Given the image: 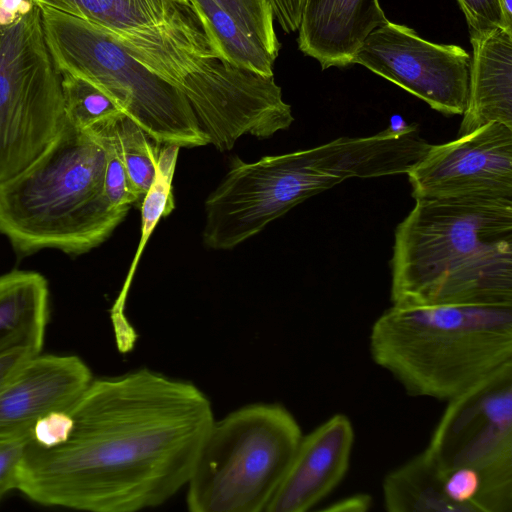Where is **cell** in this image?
Listing matches in <instances>:
<instances>
[{"mask_svg":"<svg viewBox=\"0 0 512 512\" xmlns=\"http://www.w3.org/2000/svg\"><path fill=\"white\" fill-rule=\"evenodd\" d=\"M51 445L29 440L18 489L44 506L89 512L158 507L186 487L213 423L190 381L149 368L93 379Z\"/></svg>","mask_w":512,"mask_h":512,"instance_id":"obj_1","label":"cell"},{"mask_svg":"<svg viewBox=\"0 0 512 512\" xmlns=\"http://www.w3.org/2000/svg\"><path fill=\"white\" fill-rule=\"evenodd\" d=\"M391 275L393 305L512 307V199L416 200Z\"/></svg>","mask_w":512,"mask_h":512,"instance_id":"obj_2","label":"cell"},{"mask_svg":"<svg viewBox=\"0 0 512 512\" xmlns=\"http://www.w3.org/2000/svg\"><path fill=\"white\" fill-rule=\"evenodd\" d=\"M407 168L405 142L392 127L250 163L235 157L204 202L203 243L230 250L294 206L348 178L404 174Z\"/></svg>","mask_w":512,"mask_h":512,"instance_id":"obj_3","label":"cell"},{"mask_svg":"<svg viewBox=\"0 0 512 512\" xmlns=\"http://www.w3.org/2000/svg\"><path fill=\"white\" fill-rule=\"evenodd\" d=\"M105 127L83 130L67 121L32 163L0 183V234L17 253H87L125 219L105 194Z\"/></svg>","mask_w":512,"mask_h":512,"instance_id":"obj_4","label":"cell"},{"mask_svg":"<svg viewBox=\"0 0 512 512\" xmlns=\"http://www.w3.org/2000/svg\"><path fill=\"white\" fill-rule=\"evenodd\" d=\"M369 351L408 395L447 402L512 363V307L392 304Z\"/></svg>","mask_w":512,"mask_h":512,"instance_id":"obj_5","label":"cell"},{"mask_svg":"<svg viewBox=\"0 0 512 512\" xmlns=\"http://www.w3.org/2000/svg\"><path fill=\"white\" fill-rule=\"evenodd\" d=\"M303 433L279 403H253L214 420L187 482L191 512H265Z\"/></svg>","mask_w":512,"mask_h":512,"instance_id":"obj_6","label":"cell"},{"mask_svg":"<svg viewBox=\"0 0 512 512\" xmlns=\"http://www.w3.org/2000/svg\"><path fill=\"white\" fill-rule=\"evenodd\" d=\"M40 9L45 41L60 73L103 88L159 144H209L184 94L131 56L114 34L82 18Z\"/></svg>","mask_w":512,"mask_h":512,"instance_id":"obj_7","label":"cell"},{"mask_svg":"<svg viewBox=\"0 0 512 512\" xmlns=\"http://www.w3.org/2000/svg\"><path fill=\"white\" fill-rule=\"evenodd\" d=\"M66 122L61 75L41 9L32 3L13 19H0V183L32 163Z\"/></svg>","mask_w":512,"mask_h":512,"instance_id":"obj_8","label":"cell"},{"mask_svg":"<svg viewBox=\"0 0 512 512\" xmlns=\"http://www.w3.org/2000/svg\"><path fill=\"white\" fill-rule=\"evenodd\" d=\"M423 451L441 470L474 471L512 496V363L447 401Z\"/></svg>","mask_w":512,"mask_h":512,"instance_id":"obj_9","label":"cell"},{"mask_svg":"<svg viewBox=\"0 0 512 512\" xmlns=\"http://www.w3.org/2000/svg\"><path fill=\"white\" fill-rule=\"evenodd\" d=\"M178 89L209 144L220 151L231 150L244 135L271 137L294 121L273 74H259L216 57L202 59Z\"/></svg>","mask_w":512,"mask_h":512,"instance_id":"obj_10","label":"cell"},{"mask_svg":"<svg viewBox=\"0 0 512 512\" xmlns=\"http://www.w3.org/2000/svg\"><path fill=\"white\" fill-rule=\"evenodd\" d=\"M445 115L463 114L471 57L457 45L436 44L387 21L372 31L353 58Z\"/></svg>","mask_w":512,"mask_h":512,"instance_id":"obj_11","label":"cell"},{"mask_svg":"<svg viewBox=\"0 0 512 512\" xmlns=\"http://www.w3.org/2000/svg\"><path fill=\"white\" fill-rule=\"evenodd\" d=\"M407 175L415 200L512 199V128L491 122L430 145Z\"/></svg>","mask_w":512,"mask_h":512,"instance_id":"obj_12","label":"cell"},{"mask_svg":"<svg viewBox=\"0 0 512 512\" xmlns=\"http://www.w3.org/2000/svg\"><path fill=\"white\" fill-rule=\"evenodd\" d=\"M355 431L348 416L336 413L302 435L290 465L265 512H306L345 478Z\"/></svg>","mask_w":512,"mask_h":512,"instance_id":"obj_13","label":"cell"},{"mask_svg":"<svg viewBox=\"0 0 512 512\" xmlns=\"http://www.w3.org/2000/svg\"><path fill=\"white\" fill-rule=\"evenodd\" d=\"M93 379L79 356L34 355L0 388V432L32 430L41 418L69 409Z\"/></svg>","mask_w":512,"mask_h":512,"instance_id":"obj_14","label":"cell"},{"mask_svg":"<svg viewBox=\"0 0 512 512\" xmlns=\"http://www.w3.org/2000/svg\"><path fill=\"white\" fill-rule=\"evenodd\" d=\"M387 21L378 0H304L298 47L322 69L345 67L368 35Z\"/></svg>","mask_w":512,"mask_h":512,"instance_id":"obj_15","label":"cell"},{"mask_svg":"<svg viewBox=\"0 0 512 512\" xmlns=\"http://www.w3.org/2000/svg\"><path fill=\"white\" fill-rule=\"evenodd\" d=\"M473 55L463 136L491 122L512 128V28L470 32Z\"/></svg>","mask_w":512,"mask_h":512,"instance_id":"obj_16","label":"cell"},{"mask_svg":"<svg viewBox=\"0 0 512 512\" xmlns=\"http://www.w3.org/2000/svg\"><path fill=\"white\" fill-rule=\"evenodd\" d=\"M92 22L117 37L142 36L196 16L178 0H31Z\"/></svg>","mask_w":512,"mask_h":512,"instance_id":"obj_17","label":"cell"},{"mask_svg":"<svg viewBox=\"0 0 512 512\" xmlns=\"http://www.w3.org/2000/svg\"><path fill=\"white\" fill-rule=\"evenodd\" d=\"M49 320L46 278L30 270L0 275V353L15 347L42 351Z\"/></svg>","mask_w":512,"mask_h":512,"instance_id":"obj_18","label":"cell"},{"mask_svg":"<svg viewBox=\"0 0 512 512\" xmlns=\"http://www.w3.org/2000/svg\"><path fill=\"white\" fill-rule=\"evenodd\" d=\"M382 498L389 512H457L440 469L424 451L384 476Z\"/></svg>","mask_w":512,"mask_h":512,"instance_id":"obj_19","label":"cell"},{"mask_svg":"<svg viewBox=\"0 0 512 512\" xmlns=\"http://www.w3.org/2000/svg\"><path fill=\"white\" fill-rule=\"evenodd\" d=\"M221 60L259 74L272 75L277 57L246 34L215 0H189Z\"/></svg>","mask_w":512,"mask_h":512,"instance_id":"obj_20","label":"cell"},{"mask_svg":"<svg viewBox=\"0 0 512 512\" xmlns=\"http://www.w3.org/2000/svg\"><path fill=\"white\" fill-rule=\"evenodd\" d=\"M158 152L156 173L152 185L143 198L141 209V237L129 272L111 312L112 320L125 319L123 309L128 290L146 243L161 218L169 215L174 207L172 179L180 147L161 145Z\"/></svg>","mask_w":512,"mask_h":512,"instance_id":"obj_21","label":"cell"},{"mask_svg":"<svg viewBox=\"0 0 512 512\" xmlns=\"http://www.w3.org/2000/svg\"><path fill=\"white\" fill-rule=\"evenodd\" d=\"M66 119L83 130H97L126 115L121 104L100 86L82 77L60 73Z\"/></svg>","mask_w":512,"mask_h":512,"instance_id":"obj_22","label":"cell"},{"mask_svg":"<svg viewBox=\"0 0 512 512\" xmlns=\"http://www.w3.org/2000/svg\"><path fill=\"white\" fill-rule=\"evenodd\" d=\"M124 167L137 204H141L156 173L159 144L126 115L115 124Z\"/></svg>","mask_w":512,"mask_h":512,"instance_id":"obj_23","label":"cell"},{"mask_svg":"<svg viewBox=\"0 0 512 512\" xmlns=\"http://www.w3.org/2000/svg\"><path fill=\"white\" fill-rule=\"evenodd\" d=\"M253 39L277 57L281 44L274 27V15L267 0H215Z\"/></svg>","mask_w":512,"mask_h":512,"instance_id":"obj_24","label":"cell"},{"mask_svg":"<svg viewBox=\"0 0 512 512\" xmlns=\"http://www.w3.org/2000/svg\"><path fill=\"white\" fill-rule=\"evenodd\" d=\"M32 430L0 432V499L18 489L19 474Z\"/></svg>","mask_w":512,"mask_h":512,"instance_id":"obj_25","label":"cell"},{"mask_svg":"<svg viewBox=\"0 0 512 512\" xmlns=\"http://www.w3.org/2000/svg\"><path fill=\"white\" fill-rule=\"evenodd\" d=\"M468 23L469 31L508 27L499 0H457Z\"/></svg>","mask_w":512,"mask_h":512,"instance_id":"obj_26","label":"cell"},{"mask_svg":"<svg viewBox=\"0 0 512 512\" xmlns=\"http://www.w3.org/2000/svg\"><path fill=\"white\" fill-rule=\"evenodd\" d=\"M272 8L274 20L285 33L298 30L304 0H267Z\"/></svg>","mask_w":512,"mask_h":512,"instance_id":"obj_27","label":"cell"},{"mask_svg":"<svg viewBox=\"0 0 512 512\" xmlns=\"http://www.w3.org/2000/svg\"><path fill=\"white\" fill-rule=\"evenodd\" d=\"M37 350L21 346L0 353V388L31 357L39 354Z\"/></svg>","mask_w":512,"mask_h":512,"instance_id":"obj_28","label":"cell"},{"mask_svg":"<svg viewBox=\"0 0 512 512\" xmlns=\"http://www.w3.org/2000/svg\"><path fill=\"white\" fill-rule=\"evenodd\" d=\"M372 505V499L367 494H356L347 498H343L331 506L324 508L327 511H339V512H363L368 510Z\"/></svg>","mask_w":512,"mask_h":512,"instance_id":"obj_29","label":"cell"},{"mask_svg":"<svg viewBox=\"0 0 512 512\" xmlns=\"http://www.w3.org/2000/svg\"><path fill=\"white\" fill-rule=\"evenodd\" d=\"M501 11L508 27H512V0H499Z\"/></svg>","mask_w":512,"mask_h":512,"instance_id":"obj_30","label":"cell"},{"mask_svg":"<svg viewBox=\"0 0 512 512\" xmlns=\"http://www.w3.org/2000/svg\"><path fill=\"white\" fill-rule=\"evenodd\" d=\"M178 1L183 2V3H189L188 0H178Z\"/></svg>","mask_w":512,"mask_h":512,"instance_id":"obj_31","label":"cell"}]
</instances>
